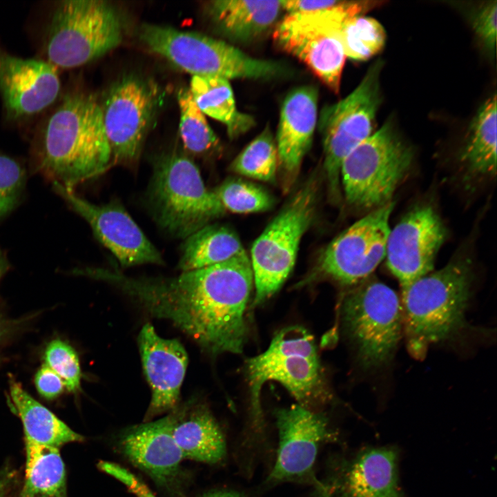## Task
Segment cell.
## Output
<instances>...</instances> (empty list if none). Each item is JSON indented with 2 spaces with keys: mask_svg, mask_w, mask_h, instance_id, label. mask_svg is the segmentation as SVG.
Here are the masks:
<instances>
[{
  "mask_svg": "<svg viewBox=\"0 0 497 497\" xmlns=\"http://www.w3.org/2000/svg\"><path fill=\"white\" fill-rule=\"evenodd\" d=\"M97 279L127 295L150 315L170 321L206 352L240 353L253 285L245 250L232 258L171 277H133L99 269Z\"/></svg>",
  "mask_w": 497,
  "mask_h": 497,
  "instance_id": "cell-1",
  "label": "cell"
},
{
  "mask_svg": "<svg viewBox=\"0 0 497 497\" xmlns=\"http://www.w3.org/2000/svg\"><path fill=\"white\" fill-rule=\"evenodd\" d=\"M39 154L40 170L72 189L109 167L101 106L93 96L77 93L64 99L47 123Z\"/></svg>",
  "mask_w": 497,
  "mask_h": 497,
  "instance_id": "cell-2",
  "label": "cell"
},
{
  "mask_svg": "<svg viewBox=\"0 0 497 497\" xmlns=\"http://www.w3.org/2000/svg\"><path fill=\"white\" fill-rule=\"evenodd\" d=\"M472 280L470 260L460 257L402 290L403 327L415 356L464 328Z\"/></svg>",
  "mask_w": 497,
  "mask_h": 497,
  "instance_id": "cell-3",
  "label": "cell"
},
{
  "mask_svg": "<svg viewBox=\"0 0 497 497\" xmlns=\"http://www.w3.org/2000/svg\"><path fill=\"white\" fill-rule=\"evenodd\" d=\"M253 427H263L262 388L269 381L280 382L298 405L313 411L332 398L313 337L304 327L290 326L276 333L263 353L246 362Z\"/></svg>",
  "mask_w": 497,
  "mask_h": 497,
  "instance_id": "cell-4",
  "label": "cell"
},
{
  "mask_svg": "<svg viewBox=\"0 0 497 497\" xmlns=\"http://www.w3.org/2000/svg\"><path fill=\"white\" fill-rule=\"evenodd\" d=\"M139 37L152 51L193 75L260 79L286 72L279 62L253 58L224 41L197 32L144 24Z\"/></svg>",
  "mask_w": 497,
  "mask_h": 497,
  "instance_id": "cell-5",
  "label": "cell"
},
{
  "mask_svg": "<svg viewBox=\"0 0 497 497\" xmlns=\"http://www.w3.org/2000/svg\"><path fill=\"white\" fill-rule=\"evenodd\" d=\"M149 200L161 228L184 239L226 211L213 191L206 188L196 164L177 153L157 161Z\"/></svg>",
  "mask_w": 497,
  "mask_h": 497,
  "instance_id": "cell-6",
  "label": "cell"
},
{
  "mask_svg": "<svg viewBox=\"0 0 497 497\" xmlns=\"http://www.w3.org/2000/svg\"><path fill=\"white\" fill-rule=\"evenodd\" d=\"M413 158L412 148L400 137L392 121L385 122L341 164L340 182L347 203L374 210L390 202Z\"/></svg>",
  "mask_w": 497,
  "mask_h": 497,
  "instance_id": "cell-7",
  "label": "cell"
},
{
  "mask_svg": "<svg viewBox=\"0 0 497 497\" xmlns=\"http://www.w3.org/2000/svg\"><path fill=\"white\" fill-rule=\"evenodd\" d=\"M344 331L365 369L389 362L401 338V300L385 284L367 278L344 297L342 306Z\"/></svg>",
  "mask_w": 497,
  "mask_h": 497,
  "instance_id": "cell-8",
  "label": "cell"
},
{
  "mask_svg": "<svg viewBox=\"0 0 497 497\" xmlns=\"http://www.w3.org/2000/svg\"><path fill=\"white\" fill-rule=\"evenodd\" d=\"M119 16L101 0H66L57 7L47 35L48 62L64 68L90 62L121 42Z\"/></svg>",
  "mask_w": 497,
  "mask_h": 497,
  "instance_id": "cell-9",
  "label": "cell"
},
{
  "mask_svg": "<svg viewBox=\"0 0 497 497\" xmlns=\"http://www.w3.org/2000/svg\"><path fill=\"white\" fill-rule=\"evenodd\" d=\"M318 188L316 177L309 179L254 242L250 257L253 306L276 293L291 272L300 240L315 215Z\"/></svg>",
  "mask_w": 497,
  "mask_h": 497,
  "instance_id": "cell-10",
  "label": "cell"
},
{
  "mask_svg": "<svg viewBox=\"0 0 497 497\" xmlns=\"http://www.w3.org/2000/svg\"><path fill=\"white\" fill-rule=\"evenodd\" d=\"M381 60L373 63L358 86L345 98L324 106L319 128L322 137L324 168L331 196L340 195V167L344 158L373 134L381 103Z\"/></svg>",
  "mask_w": 497,
  "mask_h": 497,
  "instance_id": "cell-11",
  "label": "cell"
},
{
  "mask_svg": "<svg viewBox=\"0 0 497 497\" xmlns=\"http://www.w3.org/2000/svg\"><path fill=\"white\" fill-rule=\"evenodd\" d=\"M394 202L371 211L338 235L323 251L309 280L323 278L355 286L385 257Z\"/></svg>",
  "mask_w": 497,
  "mask_h": 497,
  "instance_id": "cell-12",
  "label": "cell"
},
{
  "mask_svg": "<svg viewBox=\"0 0 497 497\" xmlns=\"http://www.w3.org/2000/svg\"><path fill=\"white\" fill-rule=\"evenodd\" d=\"M278 446L273 468L266 482L269 484L302 483L315 485L319 491L323 484L313 469L320 446L336 441L337 434L320 411L300 405L278 409L275 412Z\"/></svg>",
  "mask_w": 497,
  "mask_h": 497,
  "instance_id": "cell-13",
  "label": "cell"
},
{
  "mask_svg": "<svg viewBox=\"0 0 497 497\" xmlns=\"http://www.w3.org/2000/svg\"><path fill=\"white\" fill-rule=\"evenodd\" d=\"M157 91L144 79L129 76L113 84L101 106L103 124L115 164L135 161L157 105Z\"/></svg>",
  "mask_w": 497,
  "mask_h": 497,
  "instance_id": "cell-14",
  "label": "cell"
},
{
  "mask_svg": "<svg viewBox=\"0 0 497 497\" xmlns=\"http://www.w3.org/2000/svg\"><path fill=\"white\" fill-rule=\"evenodd\" d=\"M446 237V228L439 215L427 204L414 207L390 230L387 266L402 290L430 273Z\"/></svg>",
  "mask_w": 497,
  "mask_h": 497,
  "instance_id": "cell-15",
  "label": "cell"
},
{
  "mask_svg": "<svg viewBox=\"0 0 497 497\" xmlns=\"http://www.w3.org/2000/svg\"><path fill=\"white\" fill-rule=\"evenodd\" d=\"M53 188L89 224L96 238L122 266L164 263L159 251L119 202L97 205L57 182Z\"/></svg>",
  "mask_w": 497,
  "mask_h": 497,
  "instance_id": "cell-16",
  "label": "cell"
},
{
  "mask_svg": "<svg viewBox=\"0 0 497 497\" xmlns=\"http://www.w3.org/2000/svg\"><path fill=\"white\" fill-rule=\"evenodd\" d=\"M398 453L395 447H367L340 460L324 497H404L398 480Z\"/></svg>",
  "mask_w": 497,
  "mask_h": 497,
  "instance_id": "cell-17",
  "label": "cell"
},
{
  "mask_svg": "<svg viewBox=\"0 0 497 497\" xmlns=\"http://www.w3.org/2000/svg\"><path fill=\"white\" fill-rule=\"evenodd\" d=\"M138 346L144 372L152 392L144 418L145 422L177 407L188 359L178 340L159 336L150 322L142 327Z\"/></svg>",
  "mask_w": 497,
  "mask_h": 497,
  "instance_id": "cell-18",
  "label": "cell"
},
{
  "mask_svg": "<svg viewBox=\"0 0 497 497\" xmlns=\"http://www.w3.org/2000/svg\"><path fill=\"white\" fill-rule=\"evenodd\" d=\"M60 81L48 61L21 59L0 51V92L8 115L37 113L57 97Z\"/></svg>",
  "mask_w": 497,
  "mask_h": 497,
  "instance_id": "cell-19",
  "label": "cell"
},
{
  "mask_svg": "<svg viewBox=\"0 0 497 497\" xmlns=\"http://www.w3.org/2000/svg\"><path fill=\"white\" fill-rule=\"evenodd\" d=\"M117 447L159 486L170 489L176 485L184 457L172 436L169 414L127 428L119 436Z\"/></svg>",
  "mask_w": 497,
  "mask_h": 497,
  "instance_id": "cell-20",
  "label": "cell"
},
{
  "mask_svg": "<svg viewBox=\"0 0 497 497\" xmlns=\"http://www.w3.org/2000/svg\"><path fill=\"white\" fill-rule=\"evenodd\" d=\"M317 117L318 91L313 86L292 90L282 103L276 148L283 188L286 191L294 183L310 148Z\"/></svg>",
  "mask_w": 497,
  "mask_h": 497,
  "instance_id": "cell-21",
  "label": "cell"
},
{
  "mask_svg": "<svg viewBox=\"0 0 497 497\" xmlns=\"http://www.w3.org/2000/svg\"><path fill=\"white\" fill-rule=\"evenodd\" d=\"M273 39L333 92H339L346 55L338 39L293 14H288L277 26Z\"/></svg>",
  "mask_w": 497,
  "mask_h": 497,
  "instance_id": "cell-22",
  "label": "cell"
},
{
  "mask_svg": "<svg viewBox=\"0 0 497 497\" xmlns=\"http://www.w3.org/2000/svg\"><path fill=\"white\" fill-rule=\"evenodd\" d=\"M169 416L172 436L184 458L217 464L226 458L224 435L204 404L186 403L175 408Z\"/></svg>",
  "mask_w": 497,
  "mask_h": 497,
  "instance_id": "cell-23",
  "label": "cell"
},
{
  "mask_svg": "<svg viewBox=\"0 0 497 497\" xmlns=\"http://www.w3.org/2000/svg\"><path fill=\"white\" fill-rule=\"evenodd\" d=\"M208 8L221 31L238 41H248L266 32L282 9L281 1L271 0H217Z\"/></svg>",
  "mask_w": 497,
  "mask_h": 497,
  "instance_id": "cell-24",
  "label": "cell"
},
{
  "mask_svg": "<svg viewBox=\"0 0 497 497\" xmlns=\"http://www.w3.org/2000/svg\"><path fill=\"white\" fill-rule=\"evenodd\" d=\"M464 176L469 179L495 177L496 173V95L478 108L470 122L459 155Z\"/></svg>",
  "mask_w": 497,
  "mask_h": 497,
  "instance_id": "cell-25",
  "label": "cell"
},
{
  "mask_svg": "<svg viewBox=\"0 0 497 497\" xmlns=\"http://www.w3.org/2000/svg\"><path fill=\"white\" fill-rule=\"evenodd\" d=\"M9 384L10 398L23 423L26 440L58 448L66 443L84 440L82 435L74 431L34 399L11 376Z\"/></svg>",
  "mask_w": 497,
  "mask_h": 497,
  "instance_id": "cell-26",
  "label": "cell"
},
{
  "mask_svg": "<svg viewBox=\"0 0 497 497\" xmlns=\"http://www.w3.org/2000/svg\"><path fill=\"white\" fill-rule=\"evenodd\" d=\"M189 90L199 109L222 123L230 138L245 133L254 126V119L237 108L229 81L213 76L193 75Z\"/></svg>",
  "mask_w": 497,
  "mask_h": 497,
  "instance_id": "cell-27",
  "label": "cell"
},
{
  "mask_svg": "<svg viewBox=\"0 0 497 497\" xmlns=\"http://www.w3.org/2000/svg\"><path fill=\"white\" fill-rule=\"evenodd\" d=\"M181 250L178 267L184 272L226 261L244 249L230 228L209 224L186 237Z\"/></svg>",
  "mask_w": 497,
  "mask_h": 497,
  "instance_id": "cell-28",
  "label": "cell"
},
{
  "mask_svg": "<svg viewBox=\"0 0 497 497\" xmlns=\"http://www.w3.org/2000/svg\"><path fill=\"white\" fill-rule=\"evenodd\" d=\"M26 478L22 496L67 497L64 463L58 447L26 440Z\"/></svg>",
  "mask_w": 497,
  "mask_h": 497,
  "instance_id": "cell-29",
  "label": "cell"
},
{
  "mask_svg": "<svg viewBox=\"0 0 497 497\" xmlns=\"http://www.w3.org/2000/svg\"><path fill=\"white\" fill-rule=\"evenodd\" d=\"M230 167L237 174L274 183L278 168V155L269 128H264L250 142L235 158Z\"/></svg>",
  "mask_w": 497,
  "mask_h": 497,
  "instance_id": "cell-30",
  "label": "cell"
},
{
  "mask_svg": "<svg viewBox=\"0 0 497 497\" xmlns=\"http://www.w3.org/2000/svg\"><path fill=\"white\" fill-rule=\"evenodd\" d=\"M177 101L180 112L179 133L184 147L198 155L216 149L218 138L197 106L189 88L183 87L179 90Z\"/></svg>",
  "mask_w": 497,
  "mask_h": 497,
  "instance_id": "cell-31",
  "label": "cell"
},
{
  "mask_svg": "<svg viewBox=\"0 0 497 497\" xmlns=\"http://www.w3.org/2000/svg\"><path fill=\"white\" fill-rule=\"evenodd\" d=\"M213 192L225 211L235 213L266 211L275 204V199L266 190L238 178L226 179Z\"/></svg>",
  "mask_w": 497,
  "mask_h": 497,
  "instance_id": "cell-32",
  "label": "cell"
},
{
  "mask_svg": "<svg viewBox=\"0 0 497 497\" xmlns=\"http://www.w3.org/2000/svg\"><path fill=\"white\" fill-rule=\"evenodd\" d=\"M45 364L63 380L64 387L76 393L80 389L81 368L75 349L67 342L55 339L51 341L44 352Z\"/></svg>",
  "mask_w": 497,
  "mask_h": 497,
  "instance_id": "cell-33",
  "label": "cell"
},
{
  "mask_svg": "<svg viewBox=\"0 0 497 497\" xmlns=\"http://www.w3.org/2000/svg\"><path fill=\"white\" fill-rule=\"evenodd\" d=\"M24 171L11 157L0 154V217L17 204L24 184Z\"/></svg>",
  "mask_w": 497,
  "mask_h": 497,
  "instance_id": "cell-34",
  "label": "cell"
},
{
  "mask_svg": "<svg viewBox=\"0 0 497 497\" xmlns=\"http://www.w3.org/2000/svg\"><path fill=\"white\" fill-rule=\"evenodd\" d=\"M497 2L488 1L479 6L471 14V22L475 33L486 50L495 52L496 44Z\"/></svg>",
  "mask_w": 497,
  "mask_h": 497,
  "instance_id": "cell-35",
  "label": "cell"
},
{
  "mask_svg": "<svg viewBox=\"0 0 497 497\" xmlns=\"http://www.w3.org/2000/svg\"><path fill=\"white\" fill-rule=\"evenodd\" d=\"M98 467L122 483L137 497H156L144 483L125 467L105 460L99 461Z\"/></svg>",
  "mask_w": 497,
  "mask_h": 497,
  "instance_id": "cell-36",
  "label": "cell"
},
{
  "mask_svg": "<svg viewBox=\"0 0 497 497\" xmlns=\"http://www.w3.org/2000/svg\"><path fill=\"white\" fill-rule=\"evenodd\" d=\"M35 384L38 392L48 400L57 397L65 387L61 378L46 364L35 374Z\"/></svg>",
  "mask_w": 497,
  "mask_h": 497,
  "instance_id": "cell-37",
  "label": "cell"
},
{
  "mask_svg": "<svg viewBox=\"0 0 497 497\" xmlns=\"http://www.w3.org/2000/svg\"><path fill=\"white\" fill-rule=\"evenodd\" d=\"M335 0H291L281 1L282 9L289 14H308L324 10L339 3Z\"/></svg>",
  "mask_w": 497,
  "mask_h": 497,
  "instance_id": "cell-38",
  "label": "cell"
},
{
  "mask_svg": "<svg viewBox=\"0 0 497 497\" xmlns=\"http://www.w3.org/2000/svg\"><path fill=\"white\" fill-rule=\"evenodd\" d=\"M13 470L8 467L0 469V497H6L14 480Z\"/></svg>",
  "mask_w": 497,
  "mask_h": 497,
  "instance_id": "cell-39",
  "label": "cell"
},
{
  "mask_svg": "<svg viewBox=\"0 0 497 497\" xmlns=\"http://www.w3.org/2000/svg\"><path fill=\"white\" fill-rule=\"evenodd\" d=\"M200 497H248L242 493L232 490H214L205 493Z\"/></svg>",
  "mask_w": 497,
  "mask_h": 497,
  "instance_id": "cell-40",
  "label": "cell"
},
{
  "mask_svg": "<svg viewBox=\"0 0 497 497\" xmlns=\"http://www.w3.org/2000/svg\"><path fill=\"white\" fill-rule=\"evenodd\" d=\"M8 268V263L5 255L0 249V280Z\"/></svg>",
  "mask_w": 497,
  "mask_h": 497,
  "instance_id": "cell-41",
  "label": "cell"
},
{
  "mask_svg": "<svg viewBox=\"0 0 497 497\" xmlns=\"http://www.w3.org/2000/svg\"><path fill=\"white\" fill-rule=\"evenodd\" d=\"M5 332V327L2 321L0 320V339L2 338Z\"/></svg>",
  "mask_w": 497,
  "mask_h": 497,
  "instance_id": "cell-42",
  "label": "cell"
},
{
  "mask_svg": "<svg viewBox=\"0 0 497 497\" xmlns=\"http://www.w3.org/2000/svg\"><path fill=\"white\" fill-rule=\"evenodd\" d=\"M21 497H26V496H21Z\"/></svg>",
  "mask_w": 497,
  "mask_h": 497,
  "instance_id": "cell-43",
  "label": "cell"
}]
</instances>
